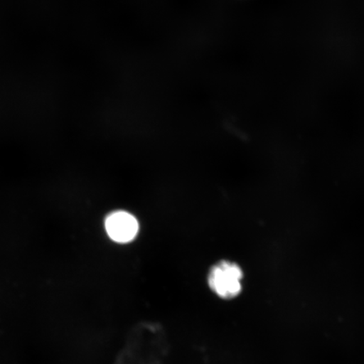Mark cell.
<instances>
[{
    "instance_id": "obj_1",
    "label": "cell",
    "mask_w": 364,
    "mask_h": 364,
    "mask_svg": "<svg viewBox=\"0 0 364 364\" xmlns=\"http://www.w3.org/2000/svg\"><path fill=\"white\" fill-rule=\"evenodd\" d=\"M167 341L161 328L152 324L136 326L116 364H163Z\"/></svg>"
},
{
    "instance_id": "obj_2",
    "label": "cell",
    "mask_w": 364,
    "mask_h": 364,
    "mask_svg": "<svg viewBox=\"0 0 364 364\" xmlns=\"http://www.w3.org/2000/svg\"><path fill=\"white\" fill-rule=\"evenodd\" d=\"M243 272L238 264L221 261L209 272L208 282L218 297L230 299L238 296L242 289Z\"/></svg>"
},
{
    "instance_id": "obj_3",
    "label": "cell",
    "mask_w": 364,
    "mask_h": 364,
    "mask_svg": "<svg viewBox=\"0 0 364 364\" xmlns=\"http://www.w3.org/2000/svg\"><path fill=\"white\" fill-rule=\"evenodd\" d=\"M107 233L117 243H129L138 235L139 222L134 215L125 211L111 213L105 222Z\"/></svg>"
}]
</instances>
